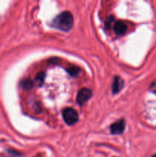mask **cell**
Returning <instances> with one entry per match:
<instances>
[{"label": "cell", "mask_w": 156, "mask_h": 157, "mask_svg": "<svg viewBox=\"0 0 156 157\" xmlns=\"http://www.w3.org/2000/svg\"><path fill=\"white\" fill-rule=\"evenodd\" d=\"M73 18L70 12H61L52 21V25L63 32H68L73 27Z\"/></svg>", "instance_id": "cell-1"}, {"label": "cell", "mask_w": 156, "mask_h": 157, "mask_svg": "<svg viewBox=\"0 0 156 157\" xmlns=\"http://www.w3.org/2000/svg\"><path fill=\"white\" fill-rule=\"evenodd\" d=\"M44 78H45V74L44 72H39L35 77V82L39 86L42 85L44 81Z\"/></svg>", "instance_id": "cell-7"}, {"label": "cell", "mask_w": 156, "mask_h": 157, "mask_svg": "<svg viewBox=\"0 0 156 157\" xmlns=\"http://www.w3.org/2000/svg\"><path fill=\"white\" fill-rule=\"evenodd\" d=\"M127 26L123 21H117L114 24V32L117 35H123L126 33Z\"/></svg>", "instance_id": "cell-5"}, {"label": "cell", "mask_w": 156, "mask_h": 157, "mask_svg": "<svg viewBox=\"0 0 156 157\" xmlns=\"http://www.w3.org/2000/svg\"><path fill=\"white\" fill-rule=\"evenodd\" d=\"M92 96V91L89 88H82L79 90L76 97V102L80 105L85 104Z\"/></svg>", "instance_id": "cell-3"}, {"label": "cell", "mask_w": 156, "mask_h": 157, "mask_svg": "<svg viewBox=\"0 0 156 157\" xmlns=\"http://www.w3.org/2000/svg\"><path fill=\"white\" fill-rule=\"evenodd\" d=\"M63 118L65 123L68 125H73L77 122L79 117L76 110L70 107L64 109L63 111Z\"/></svg>", "instance_id": "cell-2"}, {"label": "cell", "mask_w": 156, "mask_h": 157, "mask_svg": "<svg viewBox=\"0 0 156 157\" xmlns=\"http://www.w3.org/2000/svg\"><path fill=\"white\" fill-rule=\"evenodd\" d=\"M34 87V82L30 79H26L24 80L22 82V87L25 90H31V89L33 88Z\"/></svg>", "instance_id": "cell-8"}, {"label": "cell", "mask_w": 156, "mask_h": 157, "mask_svg": "<svg viewBox=\"0 0 156 157\" xmlns=\"http://www.w3.org/2000/svg\"><path fill=\"white\" fill-rule=\"evenodd\" d=\"M113 21V17H110V18H108V19H107L106 22V25L107 26V27H110V26L112 25V21Z\"/></svg>", "instance_id": "cell-10"}, {"label": "cell", "mask_w": 156, "mask_h": 157, "mask_svg": "<svg viewBox=\"0 0 156 157\" xmlns=\"http://www.w3.org/2000/svg\"><path fill=\"white\" fill-rule=\"evenodd\" d=\"M67 71L71 76H76L79 73V69L76 67H70V69H67Z\"/></svg>", "instance_id": "cell-9"}, {"label": "cell", "mask_w": 156, "mask_h": 157, "mask_svg": "<svg viewBox=\"0 0 156 157\" xmlns=\"http://www.w3.org/2000/svg\"><path fill=\"white\" fill-rule=\"evenodd\" d=\"M123 87V81H122V79L119 78V77H116L114 78V81H113V87H112V89H113V92L114 94H117L120 91L121 89Z\"/></svg>", "instance_id": "cell-6"}, {"label": "cell", "mask_w": 156, "mask_h": 157, "mask_svg": "<svg viewBox=\"0 0 156 157\" xmlns=\"http://www.w3.org/2000/svg\"><path fill=\"white\" fill-rule=\"evenodd\" d=\"M151 157H156V154H154V156H151Z\"/></svg>", "instance_id": "cell-11"}, {"label": "cell", "mask_w": 156, "mask_h": 157, "mask_svg": "<svg viewBox=\"0 0 156 157\" xmlns=\"http://www.w3.org/2000/svg\"><path fill=\"white\" fill-rule=\"evenodd\" d=\"M155 94H156V91H155Z\"/></svg>", "instance_id": "cell-12"}, {"label": "cell", "mask_w": 156, "mask_h": 157, "mask_svg": "<svg viewBox=\"0 0 156 157\" xmlns=\"http://www.w3.org/2000/svg\"><path fill=\"white\" fill-rule=\"evenodd\" d=\"M125 130V121L123 120H119L116 123L113 124L110 127V131L113 134H121Z\"/></svg>", "instance_id": "cell-4"}]
</instances>
